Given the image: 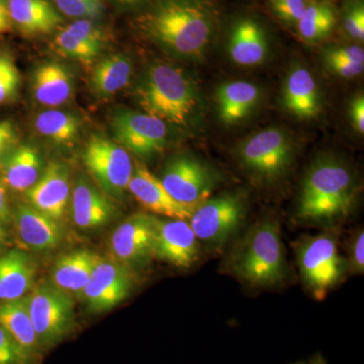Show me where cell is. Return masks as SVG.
<instances>
[{"mask_svg":"<svg viewBox=\"0 0 364 364\" xmlns=\"http://www.w3.org/2000/svg\"><path fill=\"white\" fill-rule=\"evenodd\" d=\"M35 273L33 261L20 250L0 256V299L6 301L23 298L32 287Z\"/></svg>","mask_w":364,"mask_h":364,"instance_id":"22","label":"cell"},{"mask_svg":"<svg viewBox=\"0 0 364 364\" xmlns=\"http://www.w3.org/2000/svg\"><path fill=\"white\" fill-rule=\"evenodd\" d=\"M351 116L356 129L360 133L364 132V98L363 95L353 100L351 104Z\"/></svg>","mask_w":364,"mask_h":364,"instance_id":"40","label":"cell"},{"mask_svg":"<svg viewBox=\"0 0 364 364\" xmlns=\"http://www.w3.org/2000/svg\"><path fill=\"white\" fill-rule=\"evenodd\" d=\"M139 23L151 39L186 58L202 56L214 30L213 14L200 0H162Z\"/></svg>","mask_w":364,"mask_h":364,"instance_id":"1","label":"cell"},{"mask_svg":"<svg viewBox=\"0 0 364 364\" xmlns=\"http://www.w3.org/2000/svg\"><path fill=\"white\" fill-rule=\"evenodd\" d=\"M72 90L71 74L56 62L43 64L33 73V95L40 104L49 107L63 105L71 97Z\"/></svg>","mask_w":364,"mask_h":364,"instance_id":"26","label":"cell"},{"mask_svg":"<svg viewBox=\"0 0 364 364\" xmlns=\"http://www.w3.org/2000/svg\"><path fill=\"white\" fill-rule=\"evenodd\" d=\"M20 82V72L13 60L0 54V105L6 104L16 95Z\"/></svg>","mask_w":364,"mask_h":364,"instance_id":"33","label":"cell"},{"mask_svg":"<svg viewBox=\"0 0 364 364\" xmlns=\"http://www.w3.org/2000/svg\"><path fill=\"white\" fill-rule=\"evenodd\" d=\"M325 61L330 70L344 78L356 77L363 73L364 69V64L353 63L347 60L334 58L327 55H325Z\"/></svg>","mask_w":364,"mask_h":364,"instance_id":"37","label":"cell"},{"mask_svg":"<svg viewBox=\"0 0 364 364\" xmlns=\"http://www.w3.org/2000/svg\"><path fill=\"white\" fill-rule=\"evenodd\" d=\"M100 259L97 254L88 250L65 254L53 268V286L65 293H81Z\"/></svg>","mask_w":364,"mask_h":364,"instance_id":"23","label":"cell"},{"mask_svg":"<svg viewBox=\"0 0 364 364\" xmlns=\"http://www.w3.org/2000/svg\"><path fill=\"white\" fill-rule=\"evenodd\" d=\"M336 23V11L330 2L310 0L296 23V32L301 40L313 44L330 36Z\"/></svg>","mask_w":364,"mask_h":364,"instance_id":"30","label":"cell"},{"mask_svg":"<svg viewBox=\"0 0 364 364\" xmlns=\"http://www.w3.org/2000/svg\"><path fill=\"white\" fill-rule=\"evenodd\" d=\"M158 218L136 213L117 226L111 239V252L124 267L140 264L153 256Z\"/></svg>","mask_w":364,"mask_h":364,"instance_id":"12","label":"cell"},{"mask_svg":"<svg viewBox=\"0 0 364 364\" xmlns=\"http://www.w3.org/2000/svg\"><path fill=\"white\" fill-rule=\"evenodd\" d=\"M284 104L301 119L317 116L320 109L317 83L305 67H296L289 73L284 85Z\"/></svg>","mask_w":364,"mask_h":364,"instance_id":"25","label":"cell"},{"mask_svg":"<svg viewBox=\"0 0 364 364\" xmlns=\"http://www.w3.org/2000/svg\"><path fill=\"white\" fill-rule=\"evenodd\" d=\"M69 177L66 165L57 162L48 165L39 181L26 191L28 205L59 221L65 214L70 195Z\"/></svg>","mask_w":364,"mask_h":364,"instance_id":"16","label":"cell"},{"mask_svg":"<svg viewBox=\"0 0 364 364\" xmlns=\"http://www.w3.org/2000/svg\"><path fill=\"white\" fill-rule=\"evenodd\" d=\"M14 222L21 241L33 250L54 249L59 245L63 237L57 220L43 214L30 205L16 207Z\"/></svg>","mask_w":364,"mask_h":364,"instance_id":"18","label":"cell"},{"mask_svg":"<svg viewBox=\"0 0 364 364\" xmlns=\"http://www.w3.org/2000/svg\"><path fill=\"white\" fill-rule=\"evenodd\" d=\"M153 256L173 267L191 268L198 260L200 248L191 225L182 220L158 219Z\"/></svg>","mask_w":364,"mask_h":364,"instance_id":"14","label":"cell"},{"mask_svg":"<svg viewBox=\"0 0 364 364\" xmlns=\"http://www.w3.org/2000/svg\"><path fill=\"white\" fill-rule=\"evenodd\" d=\"M39 153L28 146H21L9 155L4 167V181L16 191H26L35 186L42 174Z\"/></svg>","mask_w":364,"mask_h":364,"instance_id":"29","label":"cell"},{"mask_svg":"<svg viewBox=\"0 0 364 364\" xmlns=\"http://www.w3.org/2000/svg\"><path fill=\"white\" fill-rule=\"evenodd\" d=\"M131 289L128 267L102 258L81 293L90 310L100 313L119 305L128 298Z\"/></svg>","mask_w":364,"mask_h":364,"instance_id":"13","label":"cell"},{"mask_svg":"<svg viewBox=\"0 0 364 364\" xmlns=\"http://www.w3.org/2000/svg\"><path fill=\"white\" fill-rule=\"evenodd\" d=\"M133 64L124 54H114L98 62L91 75L93 92L98 97H109L130 82Z\"/></svg>","mask_w":364,"mask_h":364,"instance_id":"28","label":"cell"},{"mask_svg":"<svg viewBox=\"0 0 364 364\" xmlns=\"http://www.w3.org/2000/svg\"><path fill=\"white\" fill-rule=\"evenodd\" d=\"M2 237H4V233H2L1 228H0V244H1Z\"/></svg>","mask_w":364,"mask_h":364,"instance_id":"46","label":"cell"},{"mask_svg":"<svg viewBox=\"0 0 364 364\" xmlns=\"http://www.w3.org/2000/svg\"><path fill=\"white\" fill-rule=\"evenodd\" d=\"M7 9L13 26L25 36L47 35L63 21L49 0H7Z\"/></svg>","mask_w":364,"mask_h":364,"instance_id":"20","label":"cell"},{"mask_svg":"<svg viewBox=\"0 0 364 364\" xmlns=\"http://www.w3.org/2000/svg\"><path fill=\"white\" fill-rule=\"evenodd\" d=\"M259 88L245 81H234L220 86L218 109L223 123H239L252 112L259 100Z\"/></svg>","mask_w":364,"mask_h":364,"instance_id":"27","label":"cell"},{"mask_svg":"<svg viewBox=\"0 0 364 364\" xmlns=\"http://www.w3.org/2000/svg\"><path fill=\"white\" fill-rule=\"evenodd\" d=\"M129 191L145 210L173 220L189 221L196 208L176 202L163 186L161 181L146 168L136 164Z\"/></svg>","mask_w":364,"mask_h":364,"instance_id":"15","label":"cell"},{"mask_svg":"<svg viewBox=\"0 0 364 364\" xmlns=\"http://www.w3.org/2000/svg\"><path fill=\"white\" fill-rule=\"evenodd\" d=\"M232 272L255 287H273L284 282L287 264L277 222L254 225L231 256Z\"/></svg>","mask_w":364,"mask_h":364,"instance_id":"3","label":"cell"},{"mask_svg":"<svg viewBox=\"0 0 364 364\" xmlns=\"http://www.w3.org/2000/svg\"><path fill=\"white\" fill-rule=\"evenodd\" d=\"M273 13L287 25L296 26L310 0H268Z\"/></svg>","mask_w":364,"mask_h":364,"instance_id":"36","label":"cell"},{"mask_svg":"<svg viewBox=\"0 0 364 364\" xmlns=\"http://www.w3.org/2000/svg\"><path fill=\"white\" fill-rule=\"evenodd\" d=\"M83 160L105 195L122 198L129 191L134 167L130 155L122 146L104 136H91Z\"/></svg>","mask_w":364,"mask_h":364,"instance_id":"7","label":"cell"},{"mask_svg":"<svg viewBox=\"0 0 364 364\" xmlns=\"http://www.w3.org/2000/svg\"><path fill=\"white\" fill-rule=\"evenodd\" d=\"M9 218V207H7L6 191L0 184V223L6 221Z\"/></svg>","mask_w":364,"mask_h":364,"instance_id":"43","label":"cell"},{"mask_svg":"<svg viewBox=\"0 0 364 364\" xmlns=\"http://www.w3.org/2000/svg\"><path fill=\"white\" fill-rule=\"evenodd\" d=\"M112 124L117 142L138 156H153L161 152L166 145V124L150 114L119 112Z\"/></svg>","mask_w":364,"mask_h":364,"instance_id":"11","label":"cell"},{"mask_svg":"<svg viewBox=\"0 0 364 364\" xmlns=\"http://www.w3.org/2000/svg\"><path fill=\"white\" fill-rule=\"evenodd\" d=\"M353 176L344 164L320 160L304 179L298 215L304 221H329L348 214L355 203Z\"/></svg>","mask_w":364,"mask_h":364,"instance_id":"2","label":"cell"},{"mask_svg":"<svg viewBox=\"0 0 364 364\" xmlns=\"http://www.w3.org/2000/svg\"><path fill=\"white\" fill-rule=\"evenodd\" d=\"M242 164L254 176L274 181L286 173L293 158V146L284 131L270 128L242 144Z\"/></svg>","mask_w":364,"mask_h":364,"instance_id":"8","label":"cell"},{"mask_svg":"<svg viewBox=\"0 0 364 364\" xmlns=\"http://www.w3.org/2000/svg\"><path fill=\"white\" fill-rule=\"evenodd\" d=\"M13 28L11 18H9L7 0H0V36L9 33Z\"/></svg>","mask_w":364,"mask_h":364,"instance_id":"42","label":"cell"},{"mask_svg":"<svg viewBox=\"0 0 364 364\" xmlns=\"http://www.w3.org/2000/svg\"><path fill=\"white\" fill-rule=\"evenodd\" d=\"M114 203L90 181L80 178L72 193V218L81 229L91 230L107 224L114 217Z\"/></svg>","mask_w":364,"mask_h":364,"instance_id":"19","label":"cell"},{"mask_svg":"<svg viewBox=\"0 0 364 364\" xmlns=\"http://www.w3.org/2000/svg\"><path fill=\"white\" fill-rule=\"evenodd\" d=\"M33 359L0 326V364H31Z\"/></svg>","mask_w":364,"mask_h":364,"instance_id":"34","label":"cell"},{"mask_svg":"<svg viewBox=\"0 0 364 364\" xmlns=\"http://www.w3.org/2000/svg\"><path fill=\"white\" fill-rule=\"evenodd\" d=\"M0 326L28 354L35 358L41 345L28 311V298L6 301L0 304Z\"/></svg>","mask_w":364,"mask_h":364,"instance_id":"24","label":"cell"},{"mask_svg":"<svg viewBox=\"0 0 364 364\" xmlns=\"http://www.w3.org/2000/svg\"><path fill=\"white\" fill-rule=\"evenodd\" d=\"M228 52L237 65H259L267 56V33L253 18H241L232 28Z\"/></svg>","mask_w":364,"mask_h":364,"instance_id":"21","label":"cell"},{"mask_svg":"<svg viewBox=\"0 0 364 364\" xmlns=\"http://www.w3.org/2000/svg\"><path fill=\"white\" fill-rule=\"evenodd\" d=\"M343 25L351 39L364 40V6L360 0L351 1L345 7Z\"/></svg>","mask_w":364,"mask_h":364,"instance_id":"35","label":"cell"},{"mask_svg":"<svg viewBox=\"0 0 364 364\" xmlns=\"http://www.w3.org/2000/svg\"><path fill=\"white\" fill-rule=\"evenodd\" d=\"M304 364H324V363H323L322 361H321V360H314V361H311V363H304Z\"/></svg>","mask_w":364,"mask_h":364,"instance_id":"45","label":"cell"},{"mask_svg":"<svg viewBox=\"0 0 364 364\" xmlns=\"http://www.w3.org/2000/svg\"><path fill=\"white\" fill-rule=\"evenodd\" d=\"M28 298V311L41 347L59 343L73 326V301L55 286L37 287Z\"/></svg>","mask_w":364,"mask_h":364,"instance_id":"6","label":"cell"},{"mask_svg":"<svg viewBox=\"0 0 364 364\" xmlns=\"http://www.w3.org/2000/svg\"><path fill=\"white\" fill-rule=\"evenodd\" d=\"M160 181L176 202L193 208L208 200L215 183L212 170L191 157L172 159Z\"/></svg>","mask_w":364,"mask_h":364,"instance_id":"10","label":"cell"},{"mask_svg":"<svg viewBox=\"0 0 364 364\" xmlns=\"http://www.w3.org/2000/svg\"><path fill=\"white\" fill-rule=\"evenodd\" d=\"M296 260L304 284L318 301L341 282L348 268L336 239L329 233L301 238L296 244Z\"/></svg>","mask_w":364,"mask_h":364,"instance_id":"5","label":"cell"},{"mask_svg":"<svg viewBox=\"0 0 364 364\" xmlns=\"http://www.w3.org/2000/svg\"><path fill=\"white\" fill-rule=\"evenodd\" d=\"M327 56L334 57L353 63L364 64V51L359 46H340V47H332L325 52Z\"/></svg>","mask_w":364,"mask_h":364,"instance_id":"39","label":"cell"},{"mask_svg":"<svg viewBox=\"0 0 364 364\" xmlns=\"http://www.w3.org/2000/svg\"><path fill=\"white\" fill-rule=\"evenodd\" d=\"M16 134L13 126L9 122H0V156L13 144Z\"/></svg>","mask_w":364,"mask_h":364,"instance_id":"41","label":"cell"},{"mask_svg":"<svg viewBox=\"0 0 364 364\" xmlns=\"http://www.w3.org/2000/svg\"><path fill=\"white\" fill-rule=\"evenodd\" d=\"M245 205L238 193H225L198 205L189 220L198 240L218 245L225 243L239 229Z\"/></svg>","mask_w":364,"mask_h":364,"instance_id":"9","label":"cell"},{"mask_svg":"<svg viewBox=\"0 0 364 364\" xmlns=\"http://www.w3.org/2000/svg\"><path fill=\"white\" fill-rule=\"evenodd\" d=\"M144 111L161 121L183 124L195 112L198 95L191 79L176 67L151 66L136 88Z\"/></svg>","mask_w":364,"mask_h":364,"instance_id":"4","label":"cell"},{"mask_svg":"<svg viewBox=\"0 0 364 364\" xmlns=\"http://www.w3.org/2000/svg\"><path fill=\"white\" fill-rule=\"evenodd\" d=\"M104 31L93 20H76L62 28L54 39V47L67 58L90 64L104 49Z\"/></svg>","mask_w":364,"mask_h":364,"instance_id":"17","label":"cell"},{"mask_svg":"<svg viewBox=\"0 0 364 364\" xmlns=\"http://www.w3.org/2000/svg\"><path fill=\"white\" fill-rule=\"evenodd\" d=\"M57 11L68 18L97 20L104 14L102 0H52Z\"/></svg>","mask_w":364,"mask_h":364,"instance_id":"32","label":"cell"},{"mask_svg":"<svg viewBox=\"0 0 364 364\" xmlns=\"http://www.w3.org/2000/svg\"><path fill=\"white\" fill-rule=\"evenodd\" d=\"M38 132L59 145H69L78 138L80 123L67 112L50 109L42 112L36 119Z\"/></svg>","mask_w":364,"mask_h":364,"instance_id":"31","label":"cell"},{"mask_svg":"<svg viewBox=\"0 0 364 364\" xmlns=\"http://www.w3.org/2000/svg\"><path fill=\"white\" fill-rule=\"evenodd\" d=\"M364 233L359 231L351 242L349 249V261L347 262L354 272L363 274L364 269Z\"/></svg>","mask_w":364,"mask_h":364,"instance_id":"38","label":"cell"},{"mask_svg":"<svg viewBox=\"0 0 364 364\" xmlns=\"http://www.w3.org/2000/svg\"><path fill=\"white\" fill-rule=\"evenodd\" d=\"M116 4L123 6H133L141 4L144 0H114Z\"/></svg>","mask_w":364,"mask_h":364,"instance_id":"44","label":"cell"}]
</instances>
